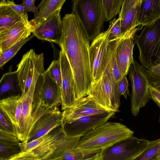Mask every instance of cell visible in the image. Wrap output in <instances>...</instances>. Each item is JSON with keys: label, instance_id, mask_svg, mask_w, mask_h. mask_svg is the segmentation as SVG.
<instances>
[{"label": "cell", "instance_id": "9a60e30c", "mask_svg": "<svg viewBox=\"0 0 160 160\" xmlns=\"http://www.w3.org/2000/svg\"><path fill=\"white\" fill-rule=\"evenodd\" d=\"M34 26L28 20L26 13L14 25L0 31V53L9 48L20 40L30 36Z\"/></svg>", "mask_w": 160, "mask_h": 160}, {"label": "cell", "instance_id": "ffe728a7", "mask_svg": "<svg viewBox=\"0 0 160 160\" xmlns=\"http://www.w3.org/2000/svg\"><path fill=\"white\" fill-rule=\"evenodd\" d=\"M22 106V98L20 94L0 101V110L7 115L14 125L17 134L20 129Z\"/></svg>", "mask_w": 160, "mask_h": 160}, {"label": "cell", "instance_id": "44dd1931", "mask_svg": "<svg viewBox=\"0 0 160 160\" xmlns=\"http://www.w3.org/2000/svg\"><path fill=\"white\" fill-rule=\"evenodd\" d=\"M159 19L160 0H142L138 15V22L141 28Z\"/></svg>", "mask_w": 160, "mask_h": 160}, {"label": "cell", "instance_id": "6da1fadb", "mask_svg": "<svg viewBox=\"0 0 160 160\" xmlns=\"http://www.w3.org/2000/svg\"><path fill=\"white\" fill-rule=\"evenodd\" d=\"M61 49L64 51L73 75L77 100L87 96L92 82L89 59L90 42L75 15H65L62 19Z\"/></svg>", "mask_w": 160, "mask_h": 160}, {"label": "cell", "instance_id": "3957f363", "mask_svg": "<svg viewBox=\"0 0 160 160\" xmlns=\"http://www.w3.org/2000/svg\"><path fill=\"white\" fill-rule=\"evenodd\" d=\"M72 12L90 42L103 32L105 18L102 0H74Z\"/></svg>", "mask_w": 160, "mask_h": 160}, {"label": "cell", "instance_id": "8992f818", "mask_svg": "<svg viewBox=\"0 0 160 160\" xmlns=\"http://www.w3.org/2000/svg\"><path fill=\"white\" fill-rule=\"evenodd\" d=\"M45 71L44 66L38 68L34 73L32 84L22 98V106L20 122V129L17 136L21 142H27L35 123L50 109L42 107L34 110L32 101L36 84L39 75Z\"/></svg>", "mask_w": 160, "mask_h": 160}, {"label": "cell", "instance_id": "f1b7e54d", "mask_svg": "<svg viewBox=\"0 0 160 160\" xmlns=\"http://www.w3.org/2000/svg\"><path fill=\"white\" fill-rule=\"evenodd\" d=\"M19 143L0 142V160H7L20 152Z\"/></svg>", "mask_w": 160, "mask_h": 160}, {"label": "cell", "instance_id": "f546056e", "mask_svg": "<svg viewBox=\"0 0 160 160\" xmlns=\"http://www.w3.org/2000/svg\"><path fill=\"white\" fill-rule=\"evenodd\" d=\"M51 78L62 88V76L61 67L59 60H54L46 70Z\"/></svg>", "mask_w": 160, "mask_h": 160}, {"label": "cell", "instance_id": "cb8c5ba5", "mask_svg": "<svg viewBox=\"0 0 160 160\" xmlns=\"http://www.w3.org/2000/svg\"><path fill=\"white\" fill-rule=\"evenodd\" d=\"M142 0L138 2L121 19V32L125 33L139 24L138 22L139 11Z\"/></svg>", "mask_w": 160, "mask_h": 160}, {"label": "cell", "instance_id": "ac0fdd59", "mask_svg": "<svg viewBox=\"0 0 160 160\" xmlns=\"http://www.w3.org/2000/svg\"><path fill=\"white\" fill-rule=\"evenodd\" d=\"M62 113L57 107L50 109L35 123L27 142L35 140L62 125Z\"/></svg>", "mask_w": 160, "mask_h": 160}, {"label": "cell", "instance_id": "e575fe53", "mask_svg": "<svg viewBox=\"0 0 160 160\" xmlns=\"http://www.w3.org/2000/svg\"><path fill=\"white\" fill-rule=\"evenodd\" d=\"M129 84L126 76L122 77L117 83V88L120 96L122 95L126 99L130 94L128 89Z\"/></svg>", "mask_w": 160, "mask_h": 160}, {"label": "cell", "instance_id": "5b68a950", "mask_svg": "<svg viewBox=\"0 0 160 160\" xmlns=\"http://www.w3.org/2000/svg\"><path fill=\"white\" fill-rule=\"evenodd\" d=\"M131 82V110L132 115L136 116L139 110L144 107L151 99L149 87L151 83L147 69L134 59L128 72Z\"/></svg>", "mask_w": 160, "mask_h": 160}, {"label": "cell", "instance_id": "d4e9b609", "mask_svg": "<svg viewBox=\"0 0 160 160\" xmlns=\"http://www.w3.org/2000/svg\"><path fill=\"white\" fill-rule=\"evenodd\" d=\"M34 36L33 34L28 37L22 38L9 48L0 53V68H2L6 63L14 56L22 47Z\"/></svg>", "mask_w": 160, "mask_h": 160}, {"label": "cell", "instance_id": "603a6c76", "mask_svg": "<svg viewBox=\"0 0 160 160\" xmlns=\"http://www.w3.org/2000/svg\"><path fill=\"white\" fill-rule=\"evenodd\" d=\"M23 17L8 6L0 3V31L12 27Z\"/></svg>", "mask_w": 160, "mask_h": 160}, {"label": "cell", "instance_id": "8d00e7d4", "mask_svg": "<svg viewBox=\"0 0 160 160\" xmlns=\"http://www.w3.org/2000/svg\"><path fill=\"white\" fill-rule=\"evenodd\" d=\"M7 160H41L32 151L21 152Z\"/></svg>", "mask_w": 160, "mask_h": 160}, {"label": "cell", "instance_id": "d6a6232c", "mask_svg": "<svg viewBox=\"0 0 160 160\" xmlns=\"http://www.w3.org/2000/svg\"><path fill=\"white\" fill-rule=\"evenodd\" d=\"M147 70L152 85L160 88V65L154 64Z\"/></svg>", "mask_w": 160, "mask_h": 160}, {"label": "cell", "instance_id": "f35d334b", "mask_svg": "<svg viewBox=\"0 0 160 160\" xmlns=\"http://www.w3.org/2000/svg\"><path fill=\"white\" fill-rule=\"evenodd\" d=\"M138 1L139 0H125L119 14L118 18L121 19Z\"/></svg>", "mask_w": 160, "mask_h": 160}, {"label": "cell", "instance_id": "277c9868", "mask_svg": "<svg viewBox=\"0 0 160 160\" xmlns=\"http://www.w3.org/2000/svg\"><path fill=\"white\" fill-rule=\"evenodd\" d=\"M88 95L92 97L96 102L106 109L114 112L119 111L120 96L117 83L111 72L109 60L102 77L92 82Z\"/></svg>", "mask_w": 160, "mask_h": 160}, {"label": "cell", "instance_id": "7402d4cb", "mask_svg": "<svg viewBox=\"0 0 160 160\" xmlns=\"http://www.w3.org/2000/svg\"><path fill=\"white\" fill-rule=\"evenodd\" d=\"M65 0H47L42 1L40 5L39 11L37 16L30 20L34 27L47 20L57 11L61 9Z\"/></svg>", "mask_w": 160, "mask_h": 160}, {"label": "cell", "instance_id": "ee69618b", "mask_svg": "<svg viewBox=\"0 0 160 160\" xmlns=\"http://www.w3.org/2000/svg\"><path fill=\"white\" fill-rule=\"evenodd\" d=\"M155 64L160 65V56L159 57L157 60L154 63L153 65Z\"/></svg>", "mask_w": 160, "mask_h": 160}, {"label": "cell", "instance_id": "74e56055", "mask_svg": "<svg viewBox=\"0 0 160 160\" xmlns=\"http://www.w3.org/2000/svg\"><path fill=\"white\" fill-rule=\"evenodd\" d=\"M20 141L16 135L0 129V142L13 143Z\"/></svg>", "mask_w": 160, "mask_h": 160}, {"label": "cell", "instance_id": "30bf717a", "mask_svg": "<svg viewBox=\"0 0 160 160\" xmlns=\"http://www.w3.org/2000/svg\"><path fill=\"white\" fill-rule=\"evenodd\" d=\"M149 141L134 137L102 151L104 160H133L143 151Z\"/></svg>", "mask_w": 160, "mask_h": 160}, {"label": "cell", "instance_id": "8fae6325", "mask_svg": "<svg viewBox=\"0 0 160 160\" xmlns=\"http://www.w3.org/2000/svg\"><path fill=\"white\" fill-rule=\"evenodd\" d=\"M44 61L43 53L37 54L33 49L22 56L17 66L16 71L18 83L21 90L22 96L26 94L30 87L36 70L44 66Z\"/></svg>", "mask_w": 160, "mask_h": 160}, {"label": "cell", "instance_id": "83f0119b", "mask_svg": "<svg viewBox=\"0 0 160 160\" xmlns=\"http://www.w3.org/2000/svg\"><path fill=\"white\" fill-rule=\"evenodd\" d=\"M18 82L16 71L5 73L0 81V95H3L6 92L10 91H16L15 82Z\"/></svg>", "mask_w": 160, "mask_h": 160}, {"label": "cell", "instance_id": "836d02e7", "mask_svg": "<svg viewBox=\"0 0 160 160\" xmlns=\"http://www.w3.org/2000/svg\"><path fill=\"white\" fill-rule=\"evenodd\" d=\"M48 134L30 142H20L21 152H26L33 150L43 141L46 137Z\"/></svg>", "mask_w": 160, "mask_h": 160}, {"label": "cell", "instance_id": "7a4b0ae2", "mask_svg": "<svg viewBox=\"0 0 160 160\" xmlns=\"http://www.w3.org/2000/svg\"><path fill=\"white\" fill-rule=\"evenodd\" d=\"M133 133L122 124L107 122L82 136L78 147L101 151L132 137Z\"/></svg>", "mask_w": 160, "mask_h": 160}, {"label": "cell", "instance_id": "d6986e66", "mask_svg": "<svg viewBox=\"0 0 160 160\" xmlns=\"http://www.w3.org/2000/svg\"><path fill=\"white\" fill-rule=\"evenodd\" d=\"M62 126L49 132L43 141L32 151L41 160L47 159L67 137Z\"/></svg>", "mask_w": 160, "mask_h": 160}, {"label": "cell", "instance_id": "60d3db41", "mask_svg": "<svg viewBox=\"0 0 160 160\" xmlns=\"http://www.w3.org/2000/svg\"><path fill=\"white\" fill-rule=\"evenodd\" d=\"M149 89L151 99L157 104L160 109V88L153 86L151 84ZM159 120L160 122V116Z\"/></svg>", "mask_w": 160, "mask_h": 160}, {"label": "cell", "instance_id": "e0dca14e", "mask_svg": "<svg viewBox=\"0 0 160 160\" xmlns=\"http://www.w3.org/2000/svg\"><path fill=\"white\" fill-rule=\"evenodd\" d=\"M138 28L131 29L128 35L117 47L116 58L117 64L122 77L127 76L130 65L133 61V51L135 44L134 38Z\"/></svg>", "mask_w": 160, "mask_h": 160}, {"label": "cell", "instance_id": "484cf974", "mask_svg": "<svg viewBox=\"0 0 160 160\" xmlns=\"http://www.w3.org/2000/svg\"><path fill=\"white\" fill-rule=\"evenodd\" d=\"M125 0H102L105 22L111 20L119 14Z\"/></svg>", "mask_w": 160, "mask_h": 160}, {"label": "cell", "instance_id": "5bb4252c", "mask_svg": "<svg viewBox=\"0 0 160 160\" xmlns=\"http://www.w3.org/2000/svg\"><path fill=\"white\" fill-rule=\"evenodd\" d=\"M99 105L91 96L87 95L78 100L70 107L62 112V124L70 123L81 117L109 112Z\"/></svg>", "mask_w": 160, "mask_h": 160}, {"label": "cell", "instance_id": "7bdbcfd3", "mask_svg": "<svg viewBox=\"0 0 160 160\" xmlns=\"http://www.w3.org/2000/svg\"><path fill=\"white\" fill-rule=\"evenodd\" d=\"M43 160H62L61 157H59L56 158L45 159Z\"/></svg>", "mask_w": 160, "mask_h": 160}, {"label": "cell", "instance_id": "2e32d148", "mask_svg": "<svg viewBox=\"0 0 160 160\" xmlns=\"http://www.w3.org/2000/svg\"><path fill=\"white\" fill-rule=\"evenodd\" d=\"M61 10H58L46 21L34 26L33 34L39 39L55 43L60 47L62 33Z\"/></svg>", "mask_w": 160, "mask_h": 160}, {"label": "cell", "instance_id": "d590c367", "mask_svg": "<svg viewBox=\"0 0 160 160\" xmlns=\"http://www.w3.org/2000/svg\"><path fill=\"white\" fill-rule=\"evenodd\" d=\"M0 3L8 6L22 17H23L26 13L25 12L24 6L22 3L17 4L13 0H1Z\"/></svg>", "mask_w": 160, "mask_h": 160}, {"label": "cell", "instance_id": "4dcf8cb0", "mask_svg": "<svg viewBox=\"0 0 160 160\" xmlns=\"http://www.w3.org/2000/svg\"><path fill=\"white\" fill-rule=\"evenodd\" d=\"M109 28L110 31L108 39L109 42L117 38L122 34L121 32V19L114 18L110 22Z\"/></svg>", "mask_w": 160, "mask_h": 160}, {"label": "cell", "instance_id": "52a82bcc", "mask_svg": "<svg viewBox=\"0 0 160 160\" xmlns=\"http://www.w3.org/2000/svg\"><path fill=\"white\" fill-rule=\"evenodd\" d=\"M134 40L138 46L139 59L143 66L148 69L160 56V19L148 26H145Z\"/></svg>", "mask_w": 160, "mask_h": 160}, {"label": "cell", "instance_id": "7c38bea8", "mask_svg": "<svg viewBox=\"0 0 160 160\" xmlns=\"http://www.w3.org/2000/svg\"><path fill=\"white\" fill-rule=\"evenodd\" d=\"M115 112L110 111L84 116L70 123L62 124L61 126L67 136L81 137L89 131L108 122Z\"/></svg>", "mask_w": 160, "mask_h": 160}, {"label": "cell", "instance_id": "ba28073f", "mask_svg": "<svg viewBox=\"0 0 160 160\" xmlns=\"http://www.w3.org/2000/svg\"><path fill=\"white\" fill-rule=\"evenodd\" d=\"M109 28L92 42L89 59L92 71L93 82L100 79L104 73L110 58L109 42L108 37Z\"/></svg>", "mask_w": 160, "mask_h": 160}, {"label": "cell", "instance_id": "b9f144b4", "mask_svg": "<svg viewBox=\"0 0 160 160\" xmlns=\"http://www.w3.org/2000/svg\"><path fill=\"white\" fill-rule=\"evenodd\" d=\"M84 160H104L102 155V151Z\"/></svg>", "mask_w": 160, "mask_h": 160}, {"label": "cell", "instance_id": "ab89813d", "mask_svg": "<svg viewBox=\"0 0 160 160\" xmlns=\"http://www.w3.org/2000/svg\"><path fill=\"white\" fill-rule=\"evenodd\" d=\"M35 0H23L22 3L24 6L25 11L32 12L34 13V18L38 15V9L40 7L39 4L38 6H35Z\"/></svg>", "mask_w": 160, "mask_h": 160}, {"label": "cell", "instance_id": "f6af8a7d", "mask_svg": "<svg viewBox=\"0 0 160 160\" xmlns=\"http://www.w3.org/2000/svg\"><path fill=\"white\" fill-rule=\"evenodd\" d=\"M152 160H160V154L157 156Z\"/></svg>", "mask_w": 160, "mask_h": 160}, {"label": "cell", "instance_id": "4fadbf2b", "mask_svg": "<svg viewBox=\"0 0 160 160\" xmlns=\"http://www.w3.org/2000/svg\"><path fill=\"white\" fill-rule=\"evenodd\" d=\"M62 72V110L70 107L77 101L75 80L70 64L62 49L59 52Z\"/></svg>", "mask_w": 160, "mask_h": 160}, {"label": "cell", "instance_id": "4316f807", "mask_svg": "<svg viewBox=\"0 0 160 160\" xmlns=\"http://www.w3.org/2000/svg\"><path fill=\"white\" fill-rule=\"evenodd\" d=\"M160 154V138L149 141L145 150L133 160H152Z\"/></svg>", "mask_w": 160, "mask_h": 160}, {"label": "cell", "instance_id": "9c48e42d", "mask_svg": "<svg viewBox=\"0 0 160 160\" xmlns=\"http://www.w3.org/2000/svg\"><path fill=\"white\" fill-rule=\"evenodd\" d=\"M40 101L50 109L62 103L61 89L47 70L39 75L34 89L33 102Z\"/></svg>", "mask_w": 160, "mask_h": 160}, {"label": "cell", "instance_id": "1f68e13d", "mask_svg": "<svg viewBox=\"0 0 160 160\" xmlns=\"http://www.w3.org/2000/svg\"><path fill=\"white\" fill-rule=\"evenodd\" d=\"M0 129L17 136L14 125L7 115L0 110Z\"/></svg>", "mask_w": 160, "mask_h": 160}]
</instances>
